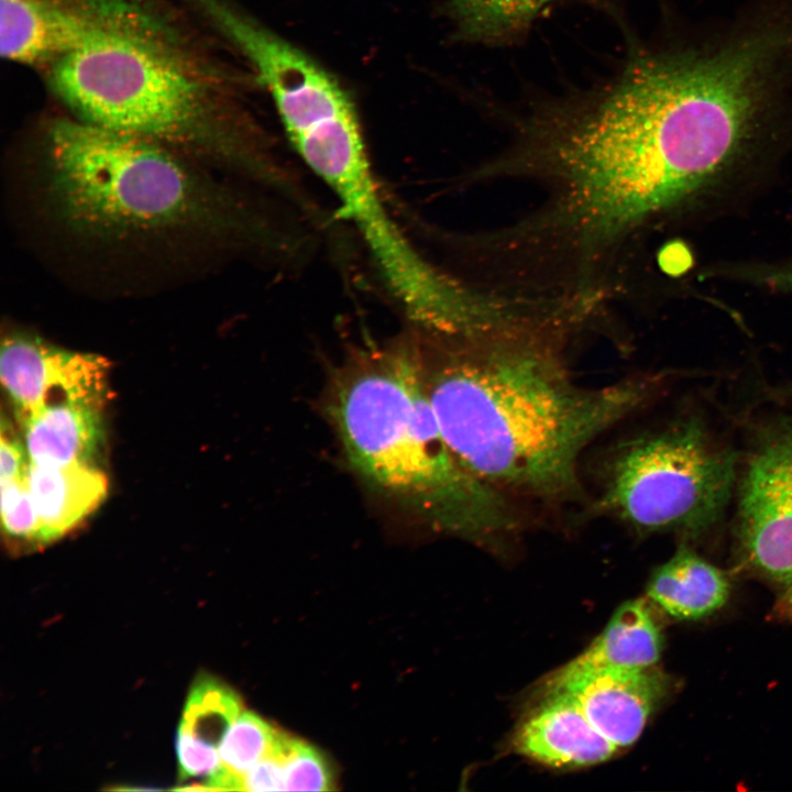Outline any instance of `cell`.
Segmentation results:
<instances>
[{"mask_svg": "<svg viewBox=\"0 0 792 792\" xmlns=\"http://www.w3.org/2000/svg\"><path fill=\"white\" fill-rule=\"evenodd\" d=\"M792 118V47L733 13L641 48L607 86L541 123L561 212L607 241L717 180Z\"/></svg>", "mask_w": 792, "mask_h": 792, "instance_id": "1", "label": "cell"}, {"mask_svg": "<svg viewBox=\"0 0 792 792\" xmlns=\"http://www.w3.org/2000/svg\"><path fill=\"white\" fill-rule=\"evenodd\" d=\"M421 338L428 394L448 444L471 473L517 503L582 502V455L658 387L642 376L583 385L554 344L529 330Z\"/></svg>", "mask_w": 792, "mask_h": 792, "instance_id": "2", "label": "cell"}, {"mask_svg": "<svg viewBox=\"0 0 792 792\" xmlns=\"http://www.w3.org/2000/svg\"><path fill=\"white\" fill-rule=\"evenodd\" d=\"M197 163L145 139L62 119L45 136L44 200L64 229L97 243L202 239L273 266L307 255L311 231L295 205L245 195Z\"/></svg>", "mask_w": 792, "mask_h": 792, "instance_id": "3", "label": "cell"}, {"mask_svg": "<svg viewBox=\"0 0 792 792\" xmlns=\"http://www.w3.org/2000/svg\"><path fill=\"white\" fill-rule=\"evenodd\" d=\"M352 353L328 389L345 458L372 488L432 529L501 548L524 527L518 503L471 473L432 408L421 334Z\"/></svg>", "mask_w": 792, "mask_h": 792, "instance_id": "4", "label": "cell"}, {"mask_svg": "<svg viewBox=\"0 0 792 792\" xmlns=\"http://www.w3.org/2000/svg\"><path fill=\"white\" fill-rule=\"evenodd\" d=\"M50 81L76 119L145 139L266 189L290 168L256 125L216 102L173 53L102 23L54 61Z\"/></svg>", "mask_w": 792, "mask_h": 792, "instance_id": "5", "label": "cell"}, {"mask_svg": "<svg viewBox=\"0 0 792 792\" xmlns=\"http://www.w3.org/2000/svg\"><path fill=\"white\" fill-rule=\"evenodd\" d=\"M602 465L593 510L639 534H695L722 515L735 458L694 421L624 439Z\"/></svg>", "mask_w": 792, "mask_h": 792, "instance_id": "6", "label": "cell"}, {"mask_svg": "<svg viewBox=\"0 0 792 792\" xmlns=\"http://www.w3.org/2000/svg\"><path fill=\"white\" fill-rule=\"evenodd\" d=\"M108 373V361L98 354L65 350L19 330L2 339L0 377L21 424L59 403L103 407Z\"/></svg>", "mask_w": 792, "mask_h": 792, "instance_id": "7", "label": "cell"}, {"mask_svg": "<svg viewBox=\"0 0 792 792\" xmlns=\"http://www.w3.org/2000/svg\"><path fill=\"white\" fill-rule=\"evenodd\" d=\"M738 510L739 539L748 564L787 588L792 584V427L752 458Z\"/></svg>", "mask_w": 792, "mask_h": 792, "instance_id": "8", "label": "cell"}, {"mask_svg": "<svg viewBox=\"0 0 792 792\" xmlns=\"http://www.w3.org/2000/svg\"><path fill=\"white\" fill-rule=\"evenodd\" d=\"M668 686L667 676L653 667L608 669L546 683L543 693L571 695L605 738L625 748L640 737Z\"/></svg>", "mask_w": 792, "mask_h": 792, "instance_id": "9", "label": "cell"}, {"mask_svg": "<svg viewBox=\"0 0 792 792\" xmlns=\"http://www.w3.org/2000/svg\"><path fill=\"white\" fill-rule=\"evenodd\" d=\"M513 748L552 768L602 763L618 750L588 721L576 701L564 692L543 693L513 737Z\"/></svg>", "mask_w": 792, "mask_h": 792, "instance_id": "10", "label": "cell"}, {"mask_svg": "<svg viewBox=\"0 0 792 792\" xmlns=\"http://www.w3.org/2000/svg\"><path fill=\"white\" fill-rule=\"evenodd\" d=\"M100 24L53 0H0L1 54L23 64L56 61Z\"/></svg>", "mask_w": 792, "mask_h": 792, "instance_id": "11", "label": "cell"}, {"mask_svg": "<svg viewBox=\"0 0 792 792\" xmlns=\"http://www.w3.org/2000/svg\"><path fill=\"white\" fill-rule=\"evenodd\" d=\"M662 634L648 604L632 600L619 606L602 632L546 683H557L608 669L653 667L662 651Z\"/></svg>", "mask_w": 792, "mask_h": 792, "instance_id": "12", "label": "cell"}, {"mask_svg": "<svg viewBox=\"0 0 792 792\" xmlns=\"http://www.w3.org/2000/svg\"><path fill=\"white\" fill-rule=\"evenodd\" d=\"M101 408L59 403L34 414L22 424L30 462L41 466L92 465L105 441Z\"/></svg>", "mask_w": 792, "mask_h": 792, "instance_id": "13", "label": "cell"}, {"mask_svg": "<svg viewBox=\"0 0 792 792\" xmlns=\"http://www.w3.org/2000/svg\"><path fill=\"white\" fill-rule=\"evenodd\" d=\"M28 485L41 524L40 542L75 528L105 499L108 482L94 465L41 466L30 462Z\"/></svg>", "mask_w": 792, "mask_h": 792, "instance_id": "14", "label": "cell"}, {"mask_svg": "<svg viewBox=\"0 0 792 792\" xmlns=\"http://www.w3.org/2000/svg\"><path fill=\"white\" fill-rule=\"evenodd\" d=\"M647 594L672 617L695 620L725 605L729 584L716 566L681 549L652 573Z\"/></svg>", "mask_w": 792, "mask_h": 792, "instance_id": "15", "label": "cell"}, {"mask_svg": "<svg viewBox=\"0 0 792 792\" xmlns=\"http://www.w3.org/2000/svg\"><path fill=\"white\" fill-rule=\"evenodd\" d=\"M550 0H449L461 35L501 42L525 30Z\"/></svg>", "mask_w": 792, "mask_h": 792, "instance_id": "16", "label": "cell"}, {"mask_svg": "<svg viewBox=\"0 0 792 792\" xmlns=\"http://www.w3.org/2000/svg\"><path fill=\"white\" fill-rule=\"evenodd\" d=\"M242 711L235 692L215 678L201 676L188 694L178 730L218 747Z\"/></svg>", "mask_w": 792, "mask_h": 792, "instance_id": "17", "label": "cell"}, {"mask_svg": "<svg viewBox=\"0 0 792 792\" xmlns=\"http://www.w3.org/2000/svg\"><path fill=\"white\" fill-rule=\"evenodd\" d=\"M278 732L258 715L242 711L219 743L222 766L242 779L250 768L271 752Z\"/></svg>", "mask_w": 792, "mask_h": 792, "instance_id": "18", "label": "cell"}, {"mask_svg": "<svg viewBox=\"0 0 792 792\" xmlns=\"http://www.w3.org/2000/svg\"><path fill=\"white\" fill-rule=\"evenodd\" d=\"M1 518L10 537L40 542L41 524L26 474L1 480Z\"/></svg>", "mask_w": 792, "mask_h": 792, "instance_id": "19", "label": "cell"}, {"mask_svg": "<svg viewBox=\"0 0 792 792\" xmlns=\"http://www.w3.org/2000/svg\"><path fill=\"white\" fill-rule=\"evenodd\" d=\"M285 791H329L332 776L323 757L305 741L294 738L284 761Z\"/></svg>", "mask_w": 792, "mask_h": 792, "instance_id": "20", "label": "cell"}, {"mask_svg": "<svg viewBox=\"0 0 792 792\" xmlns=\"http://www.w3.org/2000/svg\"><path fill=\"white\" fill-rule=\"evenodd\" d=\"M176 751L179 778L184 780L194 777L205 778L204 784L199 788L201 791L205 783L222 768L217 746L201 741L182 730L177 732Z\"/></svg>", "mask_w": 792, "mask_h": 792, "instance_id": "21", "label": "cell"}, {"mask_svg": "<svg viewBox=\"0 0 792 792\" xmlns=\"http://www.w3.org/2000/svg\"><path fill=\"white\" fill-rule=\"evenodd\" d=\"M292 736L279 730L273 749L242 778V790L252 792L285 791L284 761Z\"/></svg>", "mask_w": 792, "mask_h": 792, "instance_id": "22", "label": "cell"}, {"mask_svg": "<svg viewBox=\"0 0 792 792\" xmlns=\"http://www.w3.org/2000/svg\"><path fill=\"white\" fill-rule=\"evenodd\" d=\"M30 465L26 449L15 439L10 426L2 421L0 447V479H15L26 474Z\"/></svg>", "mask_w": 792, "mask_h": 792, "instance_id": "23", "label": "cell"}, {"mask_svg": "<svg viewBox=\"0 0 792 792\" xmlns=\"http://www.w3.org/2000/svg\"><path fill=\"white\" fill-rule=\"evenodd\" d=\"M750 275H754L755 280L762 282L772 288L792 293V263L751 271Z\"/></svg>", "mask_w": 792, "mask_h": 792, "instance_id": "24", "label": "cell"}, {"mask_svg": "<svg viewBox=\"0 0 792 792\" xmlns=\"http://www.w3.org/2000/svg\"><path fill=\"white\" fill-rule=\"evenodd\" d=\"M776 613L783 619L792 622V584L788 586L776 606Z\"/></svg>", "mask_w": 792, "mask_h": 792, "instance_id": "25", "label": "cell"}]
</instances>
